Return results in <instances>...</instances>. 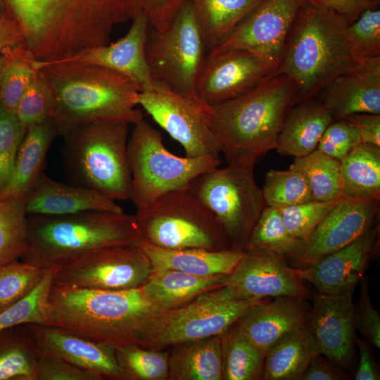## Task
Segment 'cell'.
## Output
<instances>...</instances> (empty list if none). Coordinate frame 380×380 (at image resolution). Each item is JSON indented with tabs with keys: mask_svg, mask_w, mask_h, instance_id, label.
Instances as JSON below:
<instances>
[{
	"mask_svg": "<svg viewBox=\"0 0 380 380\" xmlns=\"http://www.w3.org/2000/svg\"><path fill=\"white\" fill-rule=\"evenodd\" d=\"M166 312L146 296L141 286L127 290H100L52 284L46 323L115 350L130 344L146 348Z\"/></svg>",
	"mask_w": 380,
	"mask_h": 380,
	"instance_id": "1",
	"label": "cell"
},
{
	"mask_svg": "<svg viewBox=\"0 0 380 380\" xmlns=\"http://www.w3.org/2000/svg\"><path fill=\"white\" fill-rule=\"evenodd\" d=\"M34 66L51 87L56 102V135L63 137L85 124L144 118L136 108L141 89L127 76L100 65L61 60L34 61Z\"/></svg>",
	"mask_w": 380,
	"mask_h": 380,
	"instance_id": "2",
	"label": "cell"
},
{
	"mask_svg": "<svg viewBox=\"0 0 380 380\" xmlns=\"http://www.w3.org/2000/svg\"><path fill=\"white\" fill-rule=\"evenodd\" d=\"M26 45L59 52L96 43L134 17L148 0H4Z\"/></svg>",
	"mask_w": 380,
	"mask_h": 380,
	"instance_id": "3",
	"label": "cell"
},
{
	"mask_svg": "<svg viewBox=\"0 0 380 380\" xmlns=\"http://www.w3.org/2000/svg\"><path fill=\"white\" fill-rule=\"evenodd\" d=\"M298 103L295 82L274 73L242 94L211 105L212 129L227 164H255L276 149L284 120Z\"/></svg>",
	"mask_w": 380,
	"mask_h": 380,
	"instance_id": "4",
	"label": "cell"
},
{
	"mask_svg": "<svg viewBox=\"0 0 380 380\" xmlns=\"http://www.w3.org/2000/svg\"><path fill=\"white\" fill-rule=\"evenodd\" d=\"M348 23L332 11L305 2L289 32L275 74L296 83L298 103L313 99L356 63L347 34Z\"/></svg>",
	"mask_w": 380,
	"mask_h": 380,
	"instance_id": "5",
	"label": "cell"
},
{
	"mask_svg": "<svg viewBox=\"0 0 380 380\" xmlns=\"http://www.w3.org/2000/svg\"><path fill=\"white\" fill-rule=\"evenodd\" d=\"M28 229L20 259L45 270L90 249L141 239L134 215L108 211L28 215Z\"/></svg>",
	"mask_w": 380,
	"mask_h": 380,
	"instance_id": "6",
	"label": "cell"
},
{
	"mask_svg": "<svg viewBox=\"0 0 380 380\" xmlns=\"http://www.w3.org/2000/svg\"><path fill=\"white\" fill-rule=\"evenodd\" d=\"M129 125L124 122L85 124L63 137L64 168L73 184L115 201L130 199Z\"/></svg>",
	"mask_w": 380,
	"mask_h": 380,
	"instance_id": "7",
	"label": "cell"
},
{
	"mask_svg": "<svg viewBox=\"0 0 380 380\" xmlns=\"http://www.w3.org/2000/svg\"><path fill=\"white\" fill-rule=\"evenodd\" d=\"M141 239L169 249L233 250L221 224L190 186L160 197L134 214Z\"/></svg>",
	"mask_w": 380,
	"mask_h": 380,
	"instance_id": "8",
	"label": "cell"
},
{
	"mask_svg": "<svg viewBox=\"0 0 380 380\" xmlns=\"http://www.w3.org/2000/svg\"><path fill=\"white\" fill-rule=\"evenodd\" d=\"M127 153L130 199L137 209L146 208L167 193L189 186L196 177L221 164L220 158L180 157L170 153L160 133L144 118L134 125Z\"/></svg>",
	"mask_w": 380,
	"mask_h": 380,
	"instance_id": "9",
	"label": "cell"
},
{
	"mask_svg": "<svg viewBox=\"0 0 380 380\" xmlns=\"http://www.w3.org/2000/svg\"><path fill=\"white\" fill-rule=\"evenodd\" d=\"M145 54L153 82L180 94H196L208 51L191 0L182 1L165 29L149 26Z\"/></svg>",
	"mask_w": 380,
	"mask_h": 380,
	"instance_id": "10",
	"label": "cell"
},
{
	"mask_svg": "<svg viewBox=\"0 0 380 380\" xmlns=\"http://www.w3.org/2000/svg\"><path fill=\"white\" fill-rule=\"evenodd\" d=\"M254 163L227 164L196 177L190 187L217 217L232 249L243 251L251 234L267 207L254 177Z\"/></svg>",
	"mask_w": 380,
	"mask_h": 380,
	"instance_id": "11",
	"label": "cell"
},
{
	"mask_svg": "<svg viewBox=\"0 0 380 380\" xmlns=\"http://www.w3.org/2000/svg\"><path fill=\"white\" fill-rule=\"evenodd\" d=\"M51 269L53 285L100 290L138 288L153 271L151 261L136 243L90 249Z\"/></svg>",
	"mask_w": 380,
	"mask_h": 380,
	"instance_id": "12",
	"label": "cell"
},
{
	"mask_svg": "<svg viewBox=\"0 0 380 380\" xmlns=\"http://www.w3.org/2000/svg\"><path fill=\"white\" fill-rule=\"evenodd\" d=\"M139 105L182 145L185 156L220 158V148L211 127V105L196 94H180L154 82L151 90L140 93Z\"/></svg>",
	"mask_w": 380,
	"mask_h": 380,
	"instance_id": "13",
	"label": "cell"
},
{
	"mask_svg": "<svg viewBox=\"0 0 380 380\" xmlns=\"http://www.w3.org/2000/svg\"><path fill=\"white\" fill-rule=\"evenodd\" d=\"M265 298L236 299L226 285L205 291L187 304L167 311L146 348L165 349L220 335L248 308Z\"/></svg>",
	"mask_w": 380,
	"mask_h": 380,
	"instance_id": "14",
	"label": "cell"
},
{
	"mask_svg": "<svg viewBox=\"0 0 380 380\" xmlns=\"http://www.w3.org/2000/svg\"><path fill=\"white\" fill-rule=\"evenodd\" d=\"M305 2L262 0L208 56L246 51L279 65L289 32Z\"/></svg>",
	"mask_w": 380,
	"mask_h": 380,
	"instance_id": "15",
	"label": "cell"
},
{
	"mask_svg": "<svg viewBox=\"0 0 380 380\" xmlns=\"http://www.w3.org/2000/svg\"><path fill=\"white\" fill-rule=\"evenodd\" d=\"M226 286L239 300L279 296L308 300L311 295L295 268L264 248L244 250Z\"/></svg>",
	"mask_w": 380,
	"mask_h": 380,
	"instance_id": "16",
	"label": "cell"
},
{
	"mask_svg": "<svg viewBox=\"0 0 380 380\" xmlns=\"http://www.w3.org/2000/svg\"><path fill=\"white\" fill-rule=\"evenodd\" d=\"M379 200H355L342 197L308 238L293 262L296 267L311 265L323 257L349 245L377 221Z\"/></svg>",
	"mask_w": 380,
	"mask_h": 380,
	"instance_id": "17",
	"label": "cell"
},
{
	"mask_svg": "<svg viewBox=\"0 0 380 380\" xmlns=\"http://www.w3.org/2000/svg\"><path fill=\"white\" fill-rule=\"evenodd\" d=\"M279 63L246 51L208 56L196 94L210 105L234 99L272 75Z\"/></svg>",
	"mask_w": 380,
	"mask_h": 380,
	"instance_id": "18",
	"label": "cell"
},
{
	"mask_svg": "<svg viewBox=\"0 0 380 380\" xmlns=\"http://www.w3.org/2000/svg\"><path fill=\"white\" fill-rule=\"evenodd\" d=\"M353 293H316L308 325L319 353L343 369L353 372L356 357Z\"/></svg>",
	"mask_w": 380,
	"mask_h": 380,
	"instance_id": "19",
	"label": "cell"
},
{
	"mask_svg": "<svg viewBox=\"0 0 380 380\" xmlns=\"http://www.w3.org/2000/svg\"><path fill=\"white\" fill-rule=\"evenodd\" d=\"M379 238V224L376 223L349 245L311 265L295 268L296 272L303 281L312 284L319 293H353L377 249Z\"/></svg>",
	"mask_w": 380,
	"mask_h": 380,
	"instance_id": "20",
	"label": "cell"
},
{
	"mask_svg": "<svg viewBox=\"0 0 380 380\" xmlns=\"http://www.w3.org/2000/svg\"><path fill=\"white\" fill-rule=\"evenodd\" d=\"M39 355L53 356L89 371L101 380H125L115 349L68 329L48 324H27Z\"/></svg>",
	"mask_w": 380,
	"mask_h": 380,
	"instance_id": "21",
	"label": "cell"
},
{
	"mask_svg": "<svg viewBox=\"0 0 380 380\" xmlns=\"http://www.w3.org/2000/svg\"><path fill=\"white\" fill-rule=\"evenodd\" d=\"M321 92L319 101L334 120L356 113L380 114V56L356 61Z\"/></svg>",
	"mask_w": 380,
	"mask_h": 380,
	"instance_id": "22",
	"label": "cell"
},
{
	"mask_svg": "<svg viewBox=\"0 0 380 380\" xmlns=\"http://www.w3.org/2000/svg\"><path fill=\"white\" fill-rule=\"evenodd\" d=\"M148 27V18L142 13L132 20L128 32L117 42L80 51L58 60L94 64L111 69L134 80L141 92L149 91L154 82L145 54Z\"/></svg>",
	"mask_w": 380,
	"mask_h": 380,
	"instance_id": "23",
	"label": "cell"
},
{
	"mask_svg": "<svg viewBox=\"0 0 380 380\" xmlns=\"http://www.w3.org/2000/svg\"><path fill=\"white\" fill-rule=\"evenodd\" d=\"M310 309L308 300L290 296L267 298L248 308L234 324L267 352L283 336L308 324Z\"/></svg>",
	"mask_w": 380,
	"mask_h": 380,
	"instance_id": "24",
	"label": "cell"
},
{
	"mask_svg": "<svg viewBox=\"0 0 380 380\" xmlns=\"http://www.w3.org/2000/svg\"><path fill=\"white\" fill-rule=\"evenodd\" d=\"M25 201L28 215H63L90 210L124 213L115 200L82 186L56 182L44 172Z\"/></svg>",
	"mask_w": 380,
	"mask_h": 380,
	"instance_id": "25",
	"label": "cell"
},
{
	"mask_svg": "<svg viewBox=\"0 0 380 380\" xmlns=\"http://www.w3.org/2000/svg\"><path fill=\"white\" fill-rule=\"evenodd\" d=\"M151 261L153 270H174L198 276L230 275L243 251H215L203 248L169 249L142 239L136 243Z\"/></svg>",
	"mask_w": 380,
	"mask_h": 380,
	"instance_id": "26",
	"label": "cell"
},
{
	"mask_svg": "<svg viewBox=\"0 0 380 380\" xmlns=\"http://www.w3.org/2000/svg\"><path fill=\"white\" fill-rule=\"evenodd\" d=\"M56 136L53 120L34 125L26 131L11 178L0 190V200L25 199L27 196L44 172L47 153Z\"/></svg>",
	"mask_w": 380,
	"mask_h": 380,
	"instance_id": "27",
	"label": "cell"
},
{
	"mask_svg": "<svg viewBox=\"0 0 380 380\" xmlns=\"http://www.w3.org/2000/svg\"><path fill=\"white\" fill-rule=\"evenodd\" d=\"M334 121L330 113L314 99L296 103L287 115L277 139L282 156L303 157L314 151L327 127Z\"/></svg>",
	"mask_w": 380,
	"mask_h": 380,
	"instance_id": "28",
	"label": "cell"
},
{
	"mask_svg": "<svg viewBox=\"0 0 380 380\" xmlns=\"http://www.w3.org/2000/svg\"><path fill=\"white\" fill-rule=\"evenodd\" d=\"M229 275L198 276L174 270H153L141 286L146 296L165 311L180 308L201 293L224 286Z\"/></svg>",
	"mask_w": 380,
	"mask_h": 380,
	"instance_id": "29",
	"label": "cell"
},
{
	"mask_svg": "<svg viewBox=\"0 0 380 380\" xmlns=\"http://www.w3.org/2000/svg\"><path fill=\"white\" fill-rule=\"evenodd\" d=\"M171 347L168 380H223L220 335Z\"/></svg>",
	"mask_w": 380,
	"mask_h": 380,
	"instance_id": "30",
	"label": "cell"
},
{
	"mask_svg": "<svg viewBox=\"0 0 380 380\" xmlns=\"http://www.w3.org/2000/svg\"><path fill=\"white\" fill-rule=\"evenodd\" d=\"M317 353L308 323L283 336L267 350L262 379L300 380Z\"/></svg>",
	"mask_w": 380,
	"mask_h": 380,
	"instance_id": "31",
	"label": "cell"
},
{
	"mask_svg": "<svg viewBox=\"0 0 380 380\" xmlns=\"http://www.w3.org/2000/svg\"><path fill=\"white\" fill-rule=\"evenodd\" d=\"M341 196L380 200V146L361 142L341 162Z\"/></svg>",
	"mask_w": 380,
	"mask_h": 380,
	"instance_id": "32",
	"label": "cell"
},
{
	"mask_svg": "<svg viewBox=\"0 0 380 380\" xmlns=\"http://www.w3.org/2000/svg\"><path fill=\"white\" fill-rule=\"evenodd\" d=\"M208 53L222 43L262 0H191Z\"/></svg>",
	"mask_w": 380,
	"mask_h": 380,
	"instance_id": "33",
	"label": "cell"
},
{
	"mask_svg": "<svg viewBox=\"0 0 380 380\" xmlns=\"http://www.w3.org/2000/svg\"><path fill=\"white\" fill-rule=\"evenodd\" d=\"M38 356L27 324L0 330V380H37Z\"/></svg>",
	"mask_w": 380,
	"mask_h": 380,
	"instance_id": "34",
	"label": "cell"
},
{
	"mask_svg": "<svg viewBox=\"0 0 380 380\" xmlns=\"http://www.w3.org/2000/svg\"><path fill=\"white\" fill-rule=\"evenodd\" d=\"M220 336L223 380L262 379L266 352L234 324Z\"/></svg>",
	"mask_w": 380,
	"mask_h": 380,
	"instance_id": "35",
	"label": "cell"
},
{
	"mask_svg": "<svg viewBox=\"0 0 380 380\" xmlns=\"http://www.w3.org/2000/svg\"><path fill=\"white\" fill-rule=\"evenodd\" d=\"M303 241L286 229L278 208L267 206L258 218L245 249L264 248L293 262L301 252Z\"/></svg>",
	"mask_w": 380,
	"mask_h": 380,
	"instance_id": "36",
	"label": "cell"
},
{
	"mask_svg": "<svg viewBox=\"0 0 380 380\" xmlns=\"http://www.w3.org/2000/svg\"><path fill=\"white\" fill-rule=\"evenodd\" d=\"M289 168L304 175L314 201H329L342 197L341 162L315 149L305 156L294 158Z\"/></svg>",
	"mask_w": 380,
	"mask_h": 380,
	"instance_id": "37",
	"label": "cell"
},
{
	"mask_svg": "<svg viewBox=\"0 0 380 380\" xmlns=\"http://www.w3.org/2000/svg\"><path fill=\"white\" fill-rule=\"evenodd\" d=\"M25 199L0 200V264L21 258L28 241Z\"/></svg>",
	"mask_w": 380,
	"mask_h": 380,
	"instance_id": "38",
	"label": "cell"
},
{
	"mask_svg": "<svg viewBox=\"0 0 380 380\" xmlns=\"http://www.w3.org/2000/svg\"><path fill=\"white\" fill-rule=\"evenodd\" d=\"M170 351L130 344L115 350L125 380H168Z\"/></svg>",
	"mask_w": 380,
	"mask_h": 380,
	"instance_id": "39",
	"label": "cell"
},
{
	"mask_svg": "<svg viewBox=\"0 0 380 380\" xmlns=\"http://www.w3.org/2000/svg\"><path fill=\"white\" fill-rule=\"evenodd\" d=\"M267 206L281 208L313 201L304 175L298 170H271L262 189Z\"/></svg>",
	"mask_w": 380,
	"mask_h": 380,
	"instance_id": "40",
	"label": "cell"
},
{
	"mask_svg": "<svg viewBox=\"0 0 380 380\" xmlns=\"http://www.w3.org/2000/svg\"><path fill=\"white\" fill-rule=\"evenodd\" d=\"M49 270L18 260L0 264V312L28 296Z\"/></svg>",
	"mask_w": 380,
	"mask_h": 380,
	"instance_id": "41",
	"label": "cell"
},
{
	"mask_svg": "<svg viewBox=\"0 0 380 380\" xmlns=\"http://www.w3.org/2000/svg\"><path fill=\"white\" fill-rule=\"evenodd\" d=\"M34 60L24 44L17 47L0 85V105L6 110L15 113L21 97L37 77L38 70L34 66Z\"/></svg>",
	"mask_w": 380,
	"mask_h": 380,
	"instance_id": "42",
	"label": "cell"
},
{
	"mask_svg": "<svg viewBox=\"0 0 380 380\" xmlns=\"http://www.w3.org/2000/svg\"><path fill=\"white\" fill-rule=\"evenodd\" d=\"M56 102L51 87L38 72V75L21 97L15 115L23 131L34 125L53 120Z\"/></svg>",
	"mask_w": 380,
	"mask_h": 380,
	"instance_id": "43",
	"label": "cell"
},
{
	"mask_svg": "<svg viewBox=\"0 0 380 380\" xmlns=\"http://www.w3.org/2000/svg\"><path fill=\"white\" fill-rule=\"evenodd\" d=\"M52 269L25 298L0 312V330L27 324H46V307L51 288Z\"/></svg>",
	"mask_w": 380,
	"mask_h": 380,
	"instance_id": "44",
	"label": "cell"
},
{
	"mask_svg": "<svg viewBox=\"0 0 380 380\" xmlns=\"http://www.w3.org/2000/svg\"><path fill=\"white\" fill-rule=\"evenodd\" d=\"M347 34L355 61L380 56V10L363 11L348 24Z\"/></svg>",
	"mask_w": 380,
	"mask_h": 380,
	"instance_id": "45",
	"label": "cell"
},
{
	"mask_svg": "<svg viewBox=\"0 0 380 380\" xmlns=\"http://www.w3.org/2000/svg\"><path fill=\"white\" fill-rule=\"evenodd\" d=\"M341 198L329 201L313 200L278 209L289 232L304 241Z\"/></svg>",
	"mask_w": 380,
	"mask_h": 380,
	"instance_id": "46",
	"label": "cell"
},
{
	"mask_svg": "<svg viewBox=\"0 0 380 380\" xmlns=\"http://www.w3.org/2000/svg\"><path fill=\"white\" fill-rule=\"evenodd\" d=\"M24 135L15 113L0 105V190L11 178Z\"/></svg>",
	"mask_w": 380,
	"mask_h": 380,
	"instance_id": "47",
	"label": "cell"
},
{
	"mask_svg": "<svg viewBox=\"0 0 380 380\" xmlns=\"http://www.w3.org/2000/svg\"><path fill=\"white\" fill-rule=\"evenodd\" d=\"M360 143L357 128L350 122L341 119L334 120L327 127L316 149L341 162Z\"/></svg>",
	"mask_w": 380,
	"mask_h": 380,
	"instance_id": "48",
	"label": "cell"
},
{
	"mask_svg": "<svg viewBox=\"0 0 380 380\" xmlns=\"http://www.w3.org/2000/svg\"><path fill=\"white\" fill-rule=\"evenodd\" d=\"M360 282V294L353 310L355 327L371 346L379 348L380 316L370 299L368 279L363 277Z\"/></svg>",
	"mask_w": 380,
	"mask_h": 380,
	"instance_id": "49",
	"label": "cell"
},
{
	"mask_svg": "<svg viewBox=\"0 0 380 380\" xmlns=\"http://www.w3.org/2000/svg\"><path fill=\"white\" fill-rule=\"evenodd\" d=\"M37 380H101V379L59 357L39 355L37 362Z\"/></svg>",
	"mask_w": 380,
	"mask_h": 380,
	"instance_id": "50",
	"label": "cell"
},
{
	"mask_svg": "<svg viewBox=\"0 0 380 380\" xmlns=\"http://www.w3.org/2000/svg\"><path fill=\"white\" fill-rule=\"evenodd\" d=\"M318 8L332 11L345 18L348 24L354 22L367 9L377 4L372 0H305Z\"/></svg>",
	"mask_w": 380,
	"mask_h": 380,
	"instance_id": "51",
	"label": "cell"
},
{
	"mask_svg": "<svg viewBox=\"0 0 380 380\" xmlns=\"http://www.w3.org/2000/svg\"><path fill=\"white\" fill-rule=\"evenodd\" d=\"M328 359V358H327ZM320 353L311 360L300 380H343L351 379L350 375L340 367L334 366L331 360Z\"/></svg>",
	"mask_w": 380,
	"mask_h": 380,
	"instance_id": "52",
	"label": "cell"
},
{
	"mask_svg": "<svg viewBox=\"0 0 380 380\" xmlns=\"http://www.w3.org/2000/svg\"><path fill=\"white\" fill-rule=\"evenodd\" d=\"M343 119L357 128L361 142L380 146V114L356 113Z\"/></svg>",
	"mask_w": 380,
	"mask_h": 380,
	"instance_id": "53",
	"label": "cell"
},
{
	"mask_svg": "<svg viewBox=\"0 0 380 380\" xmlns=\"http://www.w3.org/2000/svg\"><path fill=\"white\" fill-rule=\"evenodd\" d=\"M356 346L360 353L359 364L354 374L355 380H379L380 372L372 346L365 339L356 337Z\"/></svg>",
	"mask_w": 380,
	"mask_h": 380,
	"instance_id": "54",
	"label": "cell"
},
{
	"mask_svg": "<svg viewBox=\"0 0 380 380\" xmlns=\"http://www.w3.org/2000/svg\"><path fill=\"white\" fill-rule=\"evenodd\" d=\"M24 42V33L16 20L8 12L0 18V56Z\"/></svg>",
	"mask_w": 380,
	"mask_h": 380,
	"instance_id": "55",
	"label": "cell"
},
{
	"mask_svg": "<svg viewBox=\"0 0 380 380\" xmlns=\"http://www.w3.org/2000/svg\"><path fill=\"white\" fill-rule=\"evenodd\" d=\"M18 46L6 51L3 54L0 56V85L4 73L8 64L13 58Z\"/></svg>",
	"mask_w": 380,
	"mask_h": 380,
	"instance_id": "56",
	"label": "cell"
},
{
	"mask_svg": "<svg viewBox=\"0 0 380 380\" xmlns=\"http://www.w3.org/2000/svg\"><path fill=\"white\" fill-rule=\"evenodd\" d=\"M8 13V9L4 0H0V18Z\"/></svg>",
	"mask_w": 380,
	"mask_h": 380,
	"instance_id": "57",
	"label": "cell"
},
{
	"mask_svg": "<svg viewBox=\"0 0 380 380\" xmlns=\"http://www.w3.org/2000/svg\"><path fill=\"white\" fill-rule=\"evenodd\" d=\"M372 1L376 2V4H379V2L380 0H372Z\"/></svg>",
	"mask_w": 380,
	"mask_h": 380,
	"instance_id": "58",
	"label": "cell"
}]
</instances>
